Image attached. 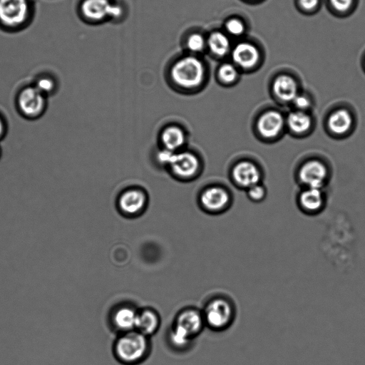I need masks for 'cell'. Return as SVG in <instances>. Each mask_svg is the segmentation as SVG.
Here are the masks:
<instances>
[{"mask_svg": "<svg viewBox=\"0 0 365 365\" xmlns=\"http://www.w3.org/2000/svg\"><path fill=\"white\" fill-rule=\"evenodd\" d=\"M297 110L305 111L310 107L312 103L310 98L303 94H298L292 101Z\"/></svg>", "mask_w": 365, "mask_h": 365, "instance_id": "27", "label": "cell"}, {"mask_svg": "<svg viewBox=\"0 0 365 365\" xmlns=\"http://www.w3.org/2000/svg\"><path fill=\"white\" fill-rule=\"evenodd\" d=\"M265 195V190L261 185L257 184L250 187L248 190L249 197L255 200L258 201L262 200Z\"/></svg>", "mask_w": 365, "mask_h": 365, "instance_id": "29", "label": "cell"}, {"mask_svg": "<svg viewBox=\"0 0 365 365\" xmlns=\"http://www.w3.org/2000/svg\"><path fill=\"white\" fill-rule=\"evenodd\" d=\"M200 202L207 211L217 212L223 210L229 202L227 192L217 186L210 187L201 193Z\"/></svg>", "mask_w": 365, "mask_h": 365, "instance_id": "12", "label": "cell"}, {"mask_svg": "<svg viewBox=\"0 0 365 365\" xmlns=\"http://www.w3.org/2000/svg\"><path fill=\"white\" fill-rule=\"evenodd\" d=\"M217 76L220 82L226 84L231 83L237 79L239 70L234 63H224L220 66Z\"/></svg>", "mask_w": 365, "mask_h": 365, "instance_id": "23", "label": "cell"}, {"mask_svg": "<svg viewBox=\"0 0 365 365\" xmlns=\"http://www.w3.org/2000/svg\"><path fill=\"white\" fill-rule=\"evenodd\" d=\"M300 203L309 212L319 210L323 204V195L320 189L308 187L301 194Z\"/></svg>", "mask_w": 365, "mask_h": 365, "instance_id": "22", "label": "cell"}, {"mask_svg": "<svg viewBox=\"0 0 365 365\" xmlns=\"http://www.w3.org/2000/svg\"><path fill=\"white\" fill-rule=\"evenodd\" d=\"M45 106V95L34 86L21 90L18 96V107L22 114L29 118L39 115Z\"/></svg>", "mask_w": 365, "mask_h": 365, "instance_id": "7", "label": "cell"}, {"mask_svg": "<svg viewBox=\"0 0 365 365\" xmlns=\"http://www.w3.org/2000/svg\"><path fill=\"white\" fill-rule=\"evenodd\" d=\"M204 324L202 313L193 308H187L177 316L173 327L192 339L200 333Z\"/></svg>", "mask_w": 365, "mask_h": 365, "instance_id": "8", "label": "cell"}, {"mask_svg": "<svg viewBox=\"0 0 365 365\" xmlns=\"http://www.w3.org/2000/svg\"><path fill=\"white\" fill-rule=\"evenodd\" d=\"M138 312L130 306H122L117 309L112 317L115 328L123 333L135 330Z\"/></svg>", "mask_w": 365, "mask_h": 365, "instance_id": "17", "label": "cell"}, {"mask_svg": "<svg viewBox=\"0 0 365 365\" xmlns=\"http://www.w3.org/2000/svg\"><path fill=\"white\" fill-rule=\"evenodd\" d=\"M147 197L144 192L132 188L124 191L118 199V207L122 213L128 216L136 215L145 207Z\"/></svg>", "mask_w": 365, "mask_h": 365, "instance_id": "11", "label": "cell"}, {"mask_svg": "<svg viewBox=\"0 0 365 365\" xmlns=\"http://www.w3.org/2000/svg\"><path fill=\"white\" fill-rule=\"evenodd\" d=\"M232 176L238 185L249 188L259 183L260 172L252 163L243 161L235 166Z\"/></svg>", "mask_w": 365, "mask_h": 365, "instance_id": "14", "label": "cell"}, {"mask_svg": "<svg viewBox=\"0 0 365 365\" xmlns=\"http://www.w3.org/2000/svg\"><path fill=\"white\" fill-rule=\"evenodd\" d=\"M79 11L83 18L92 21H102L107 18L117 19L123 13L120 5L109 0H82Z\"/></svg>", "mask_w": 365, "mask_h": 365, "instance_id": "6", "label": "cell"}, {"mask_svg": "<svg viewBox=\"0 0 365 365\" xmlns=\"http://www.w3.org/2000/svg\"><path fill=\"white\" fill-rule=\"evenodd\" d=\"M4 131V122H3V120H1V118L0 117V138L3 135Z\"/></svg>", "mask_w": 365, "mask_h": 365, "instance_id": "31", "label": "cell"}, {"mask_svg": "<svg viewBox=\"0 0 365 365\" xmlns=\"http://www.w3.org/2000/svg\"><path fill=\"white\" fill-rule=\"evenodd\" d=\"M225 29L228 36L240 37L245 31V25L241 19L233 17L225 22Z\"/></svg>", "mask_w": 365, "mask_h": 365, "instance_id": "25", "label": "cell"}, {"mask_svg": "<svg viewBox=\"0 0 365 365\" xmlns=\"http://www.w3.org/2000/svg\"><path fill=\"white\" fill-rule=\"evenodd\" d=\"M205 73L202 61L194 55H187L180 57L173 63L170 76L175 86L192 91L202 85Z\"/></svg>", "mask_w": 365, "mask_h": 365, "instance_id": "2", "label": "cell"}, {"mask_svg": "<svg viewBox=\"0 0 365 365\" xmlns=\"http://www.w3.org/2000/svg\"><path fill=\"white\" fill-rule=\"evenodd\" d=\"M284 120L282 114L275 110H269L259 118L257 128L262 136L273 138L283 130Z\"/></svg>", "mask_w": 365, "mask_h": 365, "instance_id": "13", "label": "cell"}, {"mask_svg": "<svg viewBox=\"0 0 365 365\" xmlns=\"http://www.w3.org/2000/svg\"><path fill=\"white\" fill-rule=\"evenodd\" d=\"M273 91L276 96L284 102H292L299 94L296 81L288 75H280L275 78Z\"/></svg>", "mask_w": 365, "mask_h": 365, "instance_id": "16", "label": "cell"}, {"mask_svg": "<svg viewBox=\"0 0 365 365\" xmlns=\"http://www.w3.org/2000/svg\"><path fill=\"white\" fill-rule=\"evenodd\" d=\"M354 0H329L333 9L338 12L344 13L348 11L352 6Z\"/></svg>", "mask_w": 365, "mask_h": 365, "instance_id": "28", "label": "cell"}, {"mask_svg": "<svg viewBox=\"0 0 365 365\" xmlns=\"http://www.w3.org/2000/svg\"><path fill=\"white\" fill-rule=\"evenodd\" d=\"M207 48L217 58H222L231 52L232 47L229 36L222 31L212 32L207 38Z\"/></svg>", "mask_w": 365, "mask_h": 365, "instance_id": "19", "label": "cell"}, {"mask_svg": "<svg viewBox=\"0 0 365 365\" xmlns=\"http://www.w3.org/2000/svg\"><path fill=\"white\" fill-rule=\"evenodd\" d=\"M237 314L234 302L225 296L210 299L202 313L205 323L215 331H223L234 322Z\"/></svg>", "mask_w": 365, "mask_h": 365, "instance_id": "4", "label": "cell"}, {"mask_svg": "<svg viewBox=\"0 0 365 365\" xmlns=\"http://www.w3.org/2000/svg\"><path fill=\"white\" fill-rule=\"evenodd\" d=\"M186 47L192 53H201L207 48V38L200 33H192L187 38Z\"/></svg>", "mask_w": 365, "mask_h": 365, "instance_id": "24", "label": "cell"}, {"mask_svg": "<svg viewBox=\"0 0 365 365\" xmlns=\"http://www.w3.org/2000/svg\"><path fill=\"white\" fill-rule=\"evenodd\" d=\"M186 140L187 137L183 129L176 125L165 127L160 134V141L163 149L171 152L182 150Z\"/></svg>", "mask_w": 365, "mask_h": 365, "instance_id": "15", "label": "cell"}, {"mask_svg": "<svg viewBox=\"0 0 365 365\" xmlns=\"http://www.w3.org/2000/svg\"><path fill=\"white\" fill-rule=\"evenodd\" d=\"M297 3L301 9L312 11L318 6L319 0H297Z\"/></svg>", "mask_w": 365, "mask_h": 365, "instance_id": "30", "label": "cell"}, {"mask_svg": "<svg viewBox=\"0 0 365 365\" xmlns=\"http://www.w3.org/2000/svg\"><path fill=\"white\" fill-rule=\"evenodd\" d=\"M353 120L350 113L344 109L334 111L328 119V126L331 132L336 134H344L348 132Z\"/></svg>", "mask_w": 365, "mask_h": 365, "instance_id": "20", "label": "cell"}, {"mask_svg": "<svg viewBox=\"0 0 365 365\" xmlns=\"http://www.w3.org/2000/svg\"><path fill=\"white\" fill-rule=\"evenodd\" d=\"M34 86L46 96L54 91L56 82L50 76L41 75L36 78Z\"/></svg>", "mask_w": 365, "mask_h": 365, "instance_id": "26", "label": "cell"}, {"mask_svg": "<svg viewBox=\"0 0 365 365\" xmlns=\"http://www.w3.org/2000/svg\"><path fill=\"white\" fill-rule=\"evenodd\" d=\"M158 160L179 179L193 178L200 168L198 158L189 151L171 152L163 149L158 154Z\"/></svg>", "mask_w": 365, "mask_h": 365, "instance_id": "5", "label": "cell"}, {"mask_svg": "<svg viewBox=\"0 0 365 365\" xmlns=\"http://www.w3.org/2000/svg\"><path fill=\"white\" fill-rule=\"evenodd\" d=\"M289 128L295 133H304L312 125V120L305 111L295 110L290 113L287 119Z\"/></svg>", "mask_w": 365, "mask_h": 365, "instance_id": "21", "label": "cell"}, {"mask_svg": "<svg viewBox=\"0 0 365 365\" xmlns=\"http://www.w3.org/2000/svg\"><path fill=\"white\" fill-rule=\"evenodd\" d=\"M33 0H0V29L15 32L25 29L33 19Z\"/></svg>", "mask_w": 365, "mask_h": 365, "instance_id": "3", "label": "cell"}, {"mask_svg": "<svg viewBox=\"0 0 365 365\" xmlns=\"http://www.w3.org/2000/svg\"><path fill=\"white\" fill-rule=\"evenodd\" d=\"M327 175L325 165L318 160L307 162L299 170V179L308 187L319 188L324 185Z\"/></svg>", "mask_w": 365, "mask_h": 365, "instance_id": "10", "label": "cell"}, {"mask_svg": "<svg viewBox=\"0 0 365 365\" xmlns=\"http://www.w3.org/2000/svg\"><path fill=\"white\" fill-rule=\"evenodd\" d=\"M148 336L132 330L124 332L115 341L113 353L116 360L123 365H138L149 354Z\"/></svg>", "mask_w": 365, "mask_h": 365, "instance_id": "1", "label": "cell"}, {"mask_svg": "<svg viewBox=\"0 0 365 365\" xmlns=\"http://www.w3.org/2000/svg\"><path fill=\"white\" fill-rule=\"evenodd\" d=\"M159 324L160 319L155 310L145 308L138 312L135 330L148 336L157 331Z\"/></svg>", "mask_w": 365, "mask_h": 365, "instance_id": "18", "label": "cell"}, {"mask_svg": "<svg viewBox=\"0 0 365 365\" xmlns=\"http://www.w3.org/2000/svg\"><path fill=\"white\" fill-rule=\"evenodd\" d=\"M233 63L243 70H250L255 67L260 59L258 48L248 41L237 43L231 50Z\"/></svg>", "mask_w": 365, "mask_h": 365, "instance_id": "9", "label": "cell"}]
</instances>
